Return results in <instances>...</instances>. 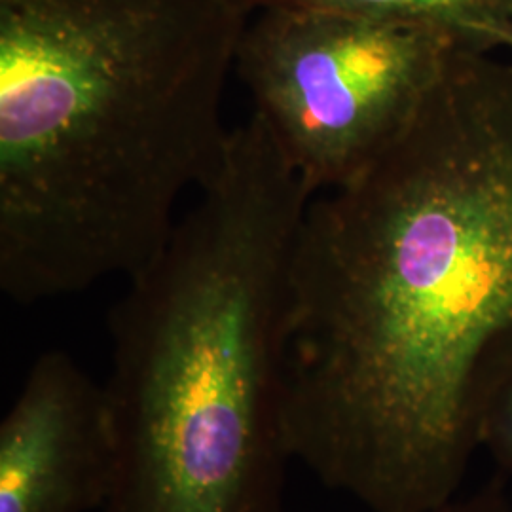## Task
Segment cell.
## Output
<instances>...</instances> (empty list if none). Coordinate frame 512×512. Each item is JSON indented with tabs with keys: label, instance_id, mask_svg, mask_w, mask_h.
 <instances>
[{
	"label": "cell",
	"instance_id": "277c9868",
	"mask_svg": "<svg viewBox=\"0 0 512 512\" xmlns=\"http://www.w3.org/2000/svg\"><path fill=\"white\" fill-rule=\"evenodd\" d=\"M469 44L492 48L435 25L275 6L251 14L236 74L253 114L317 196L374 164Z\"/></svg>",
	"mask_w": 512,
	"mask_h": 512
},
{
	"label": "cell",
	"instance_id": "6da1fadb",
	"mask_svg": "<svg viewBox=\"0 0 512 512\" xmlns=\"http://www.w3.org/2000/svg\"><path fill=\"white\" fill-rule=\"evenodd\" d=\"M511 382L512 65L469 44L410 128L308 205L283 334L291 454L368 512L437 511Z\"/></svg>",
	"mask_w": 512,
	"mask_h": 512
},
{
	"label": "cell",
	"instance_id": "52a82bcc",
	"mask_svg": "<svg viewBox=\"0 0 512 512\" xmlns=\"http://www.w3.org/2000/svg\"><path fill=\"white\" fill-rule=\"evenodd\" d=\"M482 448L512 473V382L497 397L482 429Z\"/></svg>",
	"mask_w": 512,
	"mask_h": 512
},
{
	"label": "cell",
	"instance_id": "9c48e42d",
	"mask_svg": "<svg viewBox=\"0 0 512 512\" xmlns=\"http://www.w3.org/2000/svg\"><path fill=\"white\" fill-rule=\"evenodd\" d=\"M486 40L490 42L492 48H507L512 50V19L499 23L492 29L486 31Z\"/></svg>",
	"mask_w": 512,
	"mask_h": 512
},
{
	"label": "cell",
	"instance_id": "3957f363",
	"mask_svg": "<svg viewBox=\"0 0 512 512\" xmlns=\"http://www.w3.org/2000/svg\"><path fill=\"white\" fill-rule=\"evenodd\" d=\"M313 196L251 116L109 317L105 512H283L289 272Z\"/></svg>",
	"mask_w": 512,
	"mask_h": 512
},
{
	"label": "cell",
	"instance_id": "5b68a950",
	"mask_svg": "<svg viewBox=\"0 0 512 512\" xmlns=\"http://www.w3.org/2000/svg\"><path fill=\"white\" fill-rule=\"evenodd\" d=\"M116 461L107 387L69 353H42L0 423V512L105 509Z\"/></svg>",
	"mask_w": 512,
	"mask_h": 512
},
{
	"label": "cell",
	"instance_id": "8992f818",
	"mask_svg": "<svg viewBox=\"0 0 512 512\" xmlns=\"http://www.w3.org/2000/svg\"><path fill=\"white\" fill-rule=\"evenodd\" d=\"M253 14L275 6L330 8L376 18L401 19L435 25L482 38L486 31L512 19V0H236Z\"/></svg>",
	"mask_w": 512,
	"mask_h": 512
},
{
	"label": "cell",
	"instance_id": "ba28073f",
	"mask_svg": "<svg viewBox=\"0 0 512 512\" xmlns=\"http://www.w3.org/2000/svg\"><path fill=\"white\" fill-rule=\"evenodd\" d=\"M433 512H512V501L505 488L490 482L471 494H461L452 503Z\"/></svg>",
	"mask_w": 512,
	"mask_h": 512
},
{
	"label": "cell",
	"instance_id": "7a4b0ae2",
	"mask_svg": "<svg viewBox=\"0 0 512 512\" xmlns=\"http://www.w3.org/2000/svg\"><path fill=\"white\" fill-rule=\"evenodd\" d=\"M236 0H0V289L133 277L209 183L245 25Z\"/></svg>",
	"mask_w": 512,
	"mask_h": 512
}]
</instances>
